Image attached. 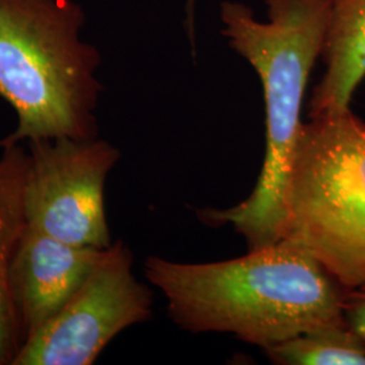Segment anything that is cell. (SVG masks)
I'll return each mask as SVG.
<instances>
[{
	"mask_svg": "<svg viewBox=\"0 0 365 365\" xmlns=\"http://www.w3.org/2000/svg\"><path fill=\"white\" fill-rule=\"evenodd\" d=\"M145 277L167 298L176 325L195 333H232L265 351L309 330L346 324V288L288 240L220 262L150 256Z\"/></svg>",
	"mask_w": 365,
	"mask_h": 365,
	"instance_id": "1",
	"label": "cell"
},
{
	"mask_svg": "<svg viewBox=\"0 0 365 365\" xmlns=\"http://www.w3.org/2000/svg\"><path fill=\"white\" fill-rule=\"evenodd\" d=\"M268 21L237 1H223V36L259 73L267 111V150L259 182L232 209L205 210L202 220L230 223L249 249L282 240L284 195L294 149L299 135L304 92L322 56L329 24V0H267Z\"/></svg>",
	"mask_w": 365,
	"mask_h": 365,
	"instance_id": "2",
	"label": "cell"
},
{
	"mask_svg": "<svg viewBox=\"0 0 365 365\" xmlns=\"http://www.w3.org/2000/svg\"><path fill=\"white\" fill-rule=\"evenodd\" d=\"M75 0H0V96L16 114L3 145L98 137L101 53Z\"/></svg>",
	"mask_w": 365,
	"mask_h": 365,
	"instance_id": "3",
	"label": "cell"
},
{
	"mask_svg": "<svg viewBox=\"0 0 365 365\" xmlns=\"http://www.w3.org/2000/svg\"><path fill=\"white\" fill-rule=\"evenodd\" d=\"M282 240L307 250L342 287H365V122L351 107L302 125Z\"/></svg>",
	"mask_w": 365,
	"mask_h": 365,
	"instance_id": "4",
	"label": "cell"
},
{
	"mask_svg": "<svg viewBox=\"0 0 365 365\" xmlns=\"http://www.w3.org/2000/svg\"><path fill=\"white\" fill-rule=\"evenodd\" d=\"M27 153V225L72 245L108 248L105 184L117 148L98 137H61L29 141Z\"/></svg>",
	"mask_w": 365,
	"mask_h": 365,
	"instance_id": "5",
	"label": "cell"
},
{
	"mask_svg": "<svg viewBox=\"0 0 365 365\" xmlns=\"http://www.w3.org/2000/svg\"><path fill=\"white\" fill-rule=\"evenodd\" d=\"M153 297L133 274L122 241L102 259L63 310L27 339L11 365H90L120 331L152 317Z\"/></svg>",
	"mask_w": 365,
	"mask_h": 365,
	"instance_id": "6",
	"label": "cell"
},
{
	"mask_svg": "<svg viewBox=\"0 0 365 365\" xmlns=\"http://www.w3.org/2000/svg\"><path fill=\"white\" fill-rule=\"evenodd\" d=\"M105 250L72 245L26 225L7 274L22 345L63 310Z\"/></svg>",
	"mask_w": 365,
	"mask_h": 365,
	"instance_id": "7",
	"label": "cell"
},
{
	"mask_svg": "<svg viewBox=\"0 0 365 365\" xmlns=\"http://www.w3.org/2000/svg\"><path fill=\"white\" fill-rule=\"evenodd\" d=\"M329 24L322 51L327 71L314 88L309 117L351 107L365 78V0H329Z\"/></svg>",
	"mask_w": 365,
	"mask_h": 365,
	"instance_id": "8",
	"label": "cell"
},
{
	"mask_svg": "<svg viewBox=\"0 0 365 365\" xmlns=\"http://www.w3.org/2000/svg\"><path fill=\"white\" fill-rule=\"evenodd\" d=\"M0 148V365H11L22 342L9 295L7 274L18 241L26 229L24 190L29 153L21 144Z\"/></svg>",
	"mask_w": 365,
	"mask_h": 365,
	"instance_id": "9",
	"label": "cell"
},
{
	"mask_svg": "<svg viewBox=\"0 0 365 365\" xmlns=\"http://www.w3.org/2000/svg\"><path fill=\"white\" fill-rule=\"evenodd\" d=\"M283 365H365V339L348 324L318 327L265 351Z\"/></svg>",
	"mask_w": 365,
	"mask_h": 365,
	"instance_id": "10",
	"label": "cell"
},
{
	"mask_svg": "<svg viewBox=\"0 0 365 365\" xmlns=\"http://www.w3.org/2000/svg\"><path fill=\"white\" fill-rule=\"evenodd\" d=\"M344 317L348 327L365 339V287L346 289Z\"/></svg>",
	"mask_w": 365,
	"mask_h": 365,
	"instance_id": "11",
	"label": "cell"
},
{
	"mask_svg": "<svg viewBox=\"0 0 365 365\" xmlns=\"http://www.w3.org/2000/svg\"><path fill=\"white\" fill-rule=\"evenodd\" d=\"M194 6H195V0H188V3H187V14H188V19H187V24H188V26H190V30H188V33L190 34H192V16H194Z\"/></svg>",
	"mask_w": 365,
	"mask_h": 365,
	"instance_id": "12",
	"label": "cell"
}]
</instances>
